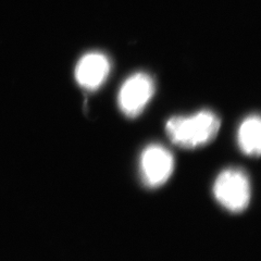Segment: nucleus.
Masks as SVG:
<instances>
[{
  "instance_id": "nucleus-1",
  "label": "nucleus",
  "mask_w": 261,
  "mask_h": 261,
  "mask_svg": "<svg viewBox=\"0 0 261 261\" xmlns=\"http://www.w3.org/2000/svg\"><path fill=\"white\" fill-rule=\"evenodd\" d=\"M221 120L215 112L201 110L192 116H176L166 123L168 137L174 145L194 149L208 145L218 135Z\"/></svg>"
},
{
  "instance_id": "nucleus-2",
  "label": "nucleus",
  "mask_w": 261,
  "mask_h": 261,
  "mask_svg": "<svg viewBox=\"0 0 261 261\" xmlns=\"http://www.w3.org/2000/svg\"><path fill=\"white\" fill-rule=\"evenodd\" d=\"M216 200L224 209L241 212L249 205L251 189L247 174L241 169H225L220 173L212 187Z\"/></svg>"
},
{
  "instance_id": "nucleus-3",
  "label": "nucleus",
  "mask_w": 261,
  "mask_h": 261,
  "mask_svg": "<svg viewBox=\"0 0 261 261\" xmlns=\"http://www.w3.org/2000/svg\"><path fill=\"white\" fill-rule=\"evenodd\" d=\"M141 177L149 189L166 184L174 171V157L169 149L159 144L147 146L140 160Z\"/></svg>"
},
{
  "instance_id": "nucleus-4",
  "label": "nucleus",
  "mask_w": 261,
  "mask_h": 261,
  "mask_svg": "<svg viewBox=\"0 0 261 261\" xmlns=\"http://www.w3.org/2000/svg\"><path fill=\"white\" fill-rule=\"evenodd\" d=\"M154 93V83L146 73H136L122 84L118 94L121 112L127 118H136L144 111Z\"/></svg>"
},
{
  "instance_id": "nucleus-5",
  "label": "nucleus",
  "mask_w": 261,
  "mask_h": 261,
  "mask_svg": "<svg viewBox=\"0 0 261 261\" xmlns=\"http://www.w3.org/2000/svg\"><path fill=\"white\" fill-rule=\"evenodd\" d=\"M110 72V63L107 57L101 54H88L82 58L75 68L77 83L89 91L102 85Z\"/></svg>"
},
{
  "instance_id": "nucleus-6",
  "label": "nucleus",
  "mask_w": 261,
  "mask_h": 261,
  "mask_svg": "<svg viewBox=\"0 0 261 261\" xmlns=\"http://www.w3.org/2000/svg\"><path fill=\"white\" fill-rule=\"evenodd\" d=\"M261 121L258 114L245 118L238 130L240 149L247 156L258 157L261 149Z\"/></svg>"
}]
</instances>
